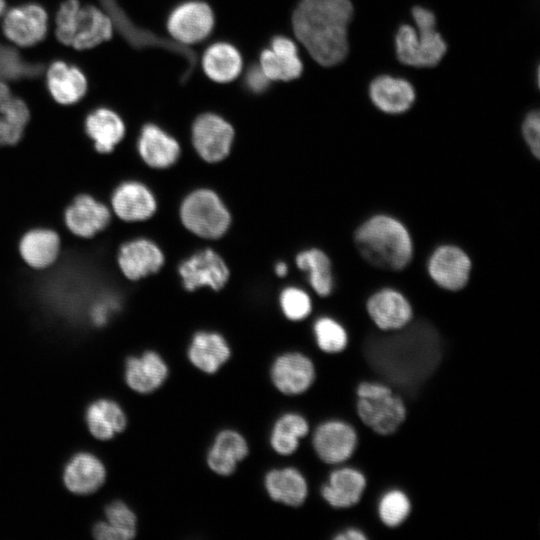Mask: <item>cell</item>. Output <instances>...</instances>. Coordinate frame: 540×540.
<instances>
[{"mask_svg":"<svg viewBox=\"0 0 540 540\" xmlns=\"http://www.w3.org/2000/svg\"><path fill=\"white\" fill-rule=\"evenodd\" d=\"M352 14L349 0H301L292 16L293 31L317 63L332 66L347 55Z\"/></svg>","mask_w":540,"mask_h":540,"instance_id":"obj_1","label":"cell"},{"mask_svg":"<svg viewBox=\"0 0 540 540\" xmlns=\"http://www.w3.org/2000/svg\"><path fill=\"white\" fill-rule=\"evenodd\" d=\"M354 243L365 261L389 271L406 268L414 252L407 227L387 214H375L360 224L354 233Z\"/></svg>","mask_w":540,"mask_h":540,"instance_id":"obj_2","label":"cell"},{"mask_svg":"<svg viewBox=\"0 0 540 540\" xmlns=\"http://www.w3.org/2000/svg\"><path fill=\"white\" fill-rule=\"evenodd\" d=\"M113 21L107 12L79 0L63 1L55 16L57 40L75 50H89L111 39Z\"/></svg>","mask_w":540,"mask_h":540,"instance_id":"obj_3","label":"cell"},{"mask_svg":"<svg viewBox=\"0 0 540 540\" xmlns=\"http://www.w3.org/2000/svg\"><path fill=\"white\" fill-rule=\"evenodd\" d=\"M412 15L417 30L410 25L399 28L396 34L397 57L409 66H435L446 52V43L435 29V16L420 6L413 8Z\"/></svg>","mask_w":540,"mask_h":540,"instance_id":"obj_4","label":"cell"},{"mask_svg":"<svg viewBox=\"0 0 540 540\" xmlns=\"http://www.w3.org/2000/svg\"><path fill=\"white\" fill-rule=\"evenodd\" d=\"M183 225L197 236L216 239L228 229L231 217L218 195L209 189L190 193L182 202Z\"/></svg>","mask_w":540,"mask_h":540,"instance_id":"obj_5","label":"cell"},{"mask_svg":"<svg viewBox=\"0 0 540 540\" xmlns=\"http://www.w3.org/2000/svg\"><path fill=\"white\" fill-rule=\"evenodd\" d=\"M49 17L43 6L26 3L5 11L2 31L16 47L29 48L44 40L48 33Z\"/></svg>","mask_w":540,"mask_h":540,"instance_id":"obj_6","label":"cell"},{"mask_svg":"<svg viewBox=\"0 0 540 540\" xmlns=\"http://www.w3.org/2000/svg\"><path fill=\"white\" fill-rule=\"evenodd\" d=\"M111 221V210L106 203L87 193L77 194L63 212L66 229L81 239L95 237L106 230Z\"/></svg>","mask_w":540,"mask_h":540,"instance_id":"obj_7","label":"cell"},{"mask_svg":"<svg viewBox=\"0 0 540 540\" xmlns=\"http://www.w3.org/2000/svg\"><path fill=\"white\" fill-rule=\"evenodd\" d=\"M472 262L459 246L443 244L431 253L427 271L432 281L447 291H459L469 282Z\"/></svg>","mask_w":540,"mask_h":540,"instance_id":"obj_8","label":"cell"},{"mask_svg":"<svg viewBox=\"0 0 540 540\" xmlns=\"http://www.w3.org/2000/svg\"><path fill=\"white\" fill-rule=\"evenodd\" d=\"M358 435L349 423L328 420L321 423L312 436V446L318 458L326 464H341L353 455Z\"/></svg>","mask_w":540,"mask_h":540,"instance_id":"obj_9","label":"cell"},{"mask_svg":"<svg viewBox=\"0 0 540 540\" xmlns=\"http://www.w3.org/2000/svg\"><path fill=\"white\" fill-rule=\"evenodd\" d=\"M356 414L374 433L387 436L403 424L407 410L402 398L392 391L375 398H357Z\"/></svg>","mask_w":540,"mask_h":540,"instance_id":"obj_10","label":"cell"},{"mask_svg":"<svg viewBox=\"0 0 540 540\" xmlns=\"http://www.w3.org/2000/svg\"><path fill=\"white\" fill-rule=\"evenodd\" d=\"M234 139L233 127L215 114L199 116L192 127V142L207 162H219L228 156Z\"/></svg>","mask_w":540,"mask_h":540,"instance_id":"obj_11","label":"cell"},{"mask_svg":"<svg viewBox=\"0 0 540 540\" xmlns=\"http://www.w3.org/2000/svg\"><path fill=\"white\" fill-rule=\"evenodd\" d=\"M214 26L211 8L204 2L189 1L177 6L169 15L167 30L178 42L195 44L209 36Z\"/></svg>","mask_w":540,"mask_h":540,"instance_id":"obj_12","label":"cell"},{"mask_svg":"<svg viewBox=\"0 0 540 540\" xmlns=\"http://www.w3.org/2000/svg\"><path fill=\"white\" fill-rule=\"evenodd\" d=\"M366 311L382 331H397L405 328L413 318V308L400 291L385 287L374 292L366 302Z\"/></svg>","mask_w":540,"mask_h":540,"instance_id":"obj_13","label":"cell"},{"mask_svg":"<svg viewBox=\"0 0 540 540\" xmlns=\"http://www.w3.org/2000/svg\"><path fill=\"white\" fill-rule=\"evenodd\" d=\"M270 377L274 386L283 394L299 395L314 383L316 370L312 360L299 352L278 356L272 363Z\"/></svg>","mask_w":540,"mask_h":540,"instance_id":"obj_14","label":"cell"},{"mask_svg":"<svg viewBox=\"0 0 540 540\" xmlns=\"http://www.w3.org/2000/svg\"><path fill=\"white\" fill-rule=\"evenodd\" d=\"M183 286L193 291L203 286L220 290L229 278V270L223 259L212 249L202 250L179 266Z\"/></svg>","mask_w":540,"mask_h":540,"instance_id":"obj_15","label":"cell"},{"mask_svg":"<svg viewBox=\"0 0 540 540\" xmlns=\"http://www.w3.org/2000/svg\"><path fill=\"white\" fill-rule=\"evenodd\" d=\"M116 259L119 270L130 281H137L156 273L164 263L161 249L146 238L123 243Z\"/></svg>","mask_w":540,"mask_h":540,"instance_id":"obj_16","label":"cell"},{"mask_svg":"<svg viewBox=\"0 0 540 540\" xmlns=\"http://www.w3.org/2000/svg\"><path fill=\"white\" fill-rule=\"evenodd\" d=\"M110 205L113 213L125 222L149 219L156 211V199L151 190L138 181H124L112 191Z\"/></svg>","mask_w":540,"mask_h":540,"instance_id":"obj_17","label":"cell"},{"mask_svg":"<svg viewBox=\"0 0 540 540\" xmlns=\"http://www.w3.org/2000/svg\"><path fill=\"white\" fill-rule=\"evenodd\" d=\"M61 237L48 227H34L25 231L18 242V252L23 262L33 270L53 266L61 254Z\"/></svg>","mask_w":540,"mask_h":540,"instance_id":"obj_18","label":"cell"},{"mask_svg":"<svg viewBox=\"0 0 540 540\" xmlns=\"http://www.w3.org/2000/svg\"><path fill=\"white\" fill-rule=\"evenodd\" d=\"M259 66L270 81L296 79L303 69L296 44L284 36L275 37L261 52Z\"/></svg>","mask_w":540,"mask_h":540,"instance_id":"obj_19","label":"cell"},{"mask_svg":"<svg viewBox=\"0 0 540 540\" xmlns=\"http://www.w3.org/2000/svg\"><path fill=\"white\" fill-rule=\"evenodd\" d=\"M84 132L99 154H111L126 132L122 118L112 109L98 107L87 114Z\"/></svg>","mask_w":540,"mask_h":540,"instance_id":"obj_20","label":"cell"},{"mask_svg":"<svg viewBox=\"0 0 540 540\" xmlns=\"http://www.w3.org/2000/svg\"><path fill=\"white\" fill-rule=\"evenodd\" d=\"M45 76L49 94L60 105H73L87 92L88 81L83 71L65 61L51 63Z\"/></svg>","mask_w":540,"mask_h":540,"instance_id":"obj_21","label":"cell"},{"mask_svg":"<svg viewBox=\"0 0 540 540\" xmlns=\"http://www.w3.org/2000/svg\"><path fill=\"white\" fill-rule=\"evenodd\" d=\"M366 486V477L361 471L352 467H342L330 473L320 493L331 507L350 508L360 502Z\"/></svg>","mask_w":540,"mask_h":540,"instance_id":"obj_22","label":"cell"},{"mask_svg":"<svg viewBox=\"0 0 540 540\" xmlns=\"http://www.w3.org/2000/svg\"><path fill=\"white\" fill-rule=\"evenodd\" d=\"M28 105L0 80V147L13 146L24 137L30 122Z\"/></svg>","mask_w":540,"mask_h":540,"instance_id":"obj_23","label":"cell"},{"mask_svg":"<svg viewBox=\"0 0 540 540\" xmlns=\"http://www.w3.org/2000/svg\"><path fill=\"white\" fill-rule=\"evenodd\" d=\"M168 366L154 351H146L140 357H129L125 364L127 385L141 394H148L163 385L168 377Z\"/></svg>","mask_w":540,"mask_h":540,"instance_id":"obj_24","label":"cell"},{"mask_svg":"<svg viewBox=\"0 0 540 540\" xmlns=\"http://www.w3.org/2000/svg\"><path fill=\"white\" fill-rule=\"evenodd\" d=\"M137 150L145 164L157 169L170 167L180 155L178 142L154 124L141 129Z\"/></svg>","mask_w":540,"mask_h":540,"instance_id":"obj_25","label":"cell"},{"mask_svg":"<svg viewBox=\"0 0 540 540\" xmlns=\"http://www.w3.org/2000/svg\"><path fill=\"white\" fill-rule=\"evenodd\" d=\"M248 452L244 436L233 429H225L216 435L207 454V464L214 473L229 476Z\"/></svg>","mask_w":540,"mask_h":540,"instance_id":"obj_26","label":"cell"},{"mask_svg":"<svg viewBox=\"0 0 540 540\" xmlns=\"http://www.w3.org/2000/svg\"><path fill=\"white\" fill-rule=\"evenodd\" d=\"M226 340L216 332L200 331L194 334L188 347V359L200 371L213 374L230 358Z\"/></svg>","mask_w":540,"mask_h":540,"instance_id":"obj_27","label":"cell"},{"mask_svg":"<svg viewBox=\"0 0 540 540\" xmlns=\"http://www.w3.org/2000/svg\"><path fill=\"white\" fill-rule=\"evenodd\" d=\"M264 486L272 500L287 506L302 505L308 495L307 480L294 467L270 470L264 477Z\"/></svg>","mask_w":540,"mask_h":540,"instance_id":"obj_28","label":"cell"},{"mask_svg":"<svg viewBox=\"0 0 540 540\" xmlns=\"http://www.w3.org/2000/svg\"><path fill=\"white\" fill-rule=\"evenodd\" d=\"M374 105L385 113L398 114L408 110L414 102L412 85L404 79L380 76L370 85Z\"/></svg>","mask_w":540,"mask_h":540,"instance_id":"obj_29","label":"cell"},{"mask_svg":"<svg viewBox=\"0 0 540 540\" xmlns=\"http://www.w3.org/2000/svg\"><path fill=\"white\" fill-rule=\"evenodd\" d=\"M106 476L103 464L89 453L74 456L64 471L66 487L76 494H89L96 491Z\"/></svg>","mask_w":540,"mask_h":540,"instance_id":"obj_30","label":"cell"},{"mask_svg":"<svg viewBox=\"0 0 540 540\" xmlns=\"http://www.w3.org/2000/svg\"><path fill=\"white\" fill-rule=\"evenodd\" d=\"M239 51L231 44L218 42L210 45L202 57V68L207 77L218 83L236 79L242 71Z\"/></svg>","mask_w":540,"mask_h":540,"instance_id":"obj_31","label":"cell"},{"mask_svg":"<svg viewBox=\"0 0 540 540\" xmlns=\"http://www.w3.org/2000/svg\"><path fill=\"white\" fill-rule=\"evenodd\" d=\"M86 422L94 437L107 440L124 430L126 416L117 403L102 399L89 406Z\"/></svg>","mask_w":540,"mask_h":540,"instance_id":"obj_32","label":"cell"},{"mask_svg":"<svg viewBox=\"0 0 540 540\" xmlns=\"http://www.w3.org/2000/svg\"><path fill=\"white\" fill-rule=\"evenodd\" d=\"M309 432L307 420L298 413H285L274 423L270 434V445L280 455L294 453L301 438Z\"/></svg>","mask_w":540,"mask_h":540,"instance_id":"obj_33","label":"cell"},{"mask_svg":"<svg viewBox=\"0 0 540 540\" xmlns=\"http://www.w3.org/2000/svg\"><path fill=\"white\" fill-rule=\"evenodd\" d=\"M296 264L308 273L309 283L319 296L331 294L334 285L332 266L325 252L317 248L302 251L296 257Z\"/></svg>","mask_w":540,"mask_h":540,"instance_id":"obj_34","label":"cell"},{"mask_svg":"<svg viewBox=\"0 0 540 540\" xmlns=\"http://www.w3.org/2000/svg\"><path fill=\"white\" fill-rule=\"evenodd\" d=\"M43 66L26 61L18 51L0 43V80H21L41 74Z\"/></svg>","mask_w":540,"mask_h":540,"instance_id":"obj_35","label":"cell"},{"mask_svg":"<svg viewBox=\"0 0 540 540\" xmlns=\"http://www.w3.org/2000/svg\"><path fill=\"white\" fill-rule=\"evenodd\" d=\"M319 349L328 354L342 352L348 345L346 329L331 317H320L313 326Z\"/></svg>","mask_w":540,"mask_h":540,"instance_id":"obj_36","label":"cell"},{"mask_svg":"<svg viewBox=\"0 0 540 540\" xmlns=\"http://www.w3.org/2000/svg\"><path fill=\"white\" fill-rule=\"evenodd\" d=\"M377 511L382 524L394 528L401 525L409 516L411 502L403 491L389 490L379 500Z\"/></svg>","mask_w":540,"mask_h":540,"instance_id":"obj_37","label":"cell"},{"mask_svg":"<svg viewBox=\"0 0 540 540\" xmlns=\"http://www.w3.org/2000/svg\"><path fill=\"white\" fill-rule=\"evenodd\" d=\"M280 306L284 315L292 321L306 318L312 309L309 295L297 287H288L282 291Z\"/></svg>","mask_w":540,"mask_h":540,"instance_id":"obj_38","label":"cell"},{"mask_svg":"<svg viewBox=\"0 0 540 540\" xmlns=\"http://www.w3.org/2000/svg\"><path fill=\"white\" fill-rule=\"evenodd\" d=\"M105 513L109 524L133 537L135 536L137 519L126 504L115 501L106 508Z\"/></svg>","mask_w":540,"mask_h":540,"instance_id":"obj_39","label":"cell"},{"mask_svg":"<svg viewBox=\"0 0 540 540\" xmlns=\"http://www.w3.org/2000/svg\"><path fill=\"white\" fill-rule=\"evenodd\" d=\"M522 133L524 140L532 155L539 159L540 156V115L537 111L529 113L523 124Z\"/></svg>","mask_w":540,"mask_h":540,"instance_id":"obj_40","label":"cell"},{"mask_svg":"<svg viewBox=\"0 0 540 540\" xmlns=\"http://www.w3.org/2000/svg\"><path fill=\"white\" fill-rule=\"evenodd\" d=\"M393 390L386 384L380 382L363 381L356 388L357 398H375L392 392Z\"/></svg>","mask_w":540,"mask_h":540,"instance_id":"obj_41","label":"cell"},{"mask_svg":"<svg viewBox=\"0 0 540 540\" xmlns=\"http://www.w3.org/2000/svg\"><path fill=\"white\" fill-rule=\"evenodd\" d=\"M93 533L95 538L99 540H128L133 538L130 534L112 526L108 522L95 525Z\"/></svg>","mask_w":540,"mask_h":540,"instance_id":"obj_42","label":"cell"},{"mask_svg":"<svg viewBox=\"0 0 540 540\" xmlns=\"http://www.w3.org/2000/svg\"><path fill=\"white\" fill-rule=\"evenodd\" d=\"M245 82L253 92H263L268 87L270 80L266 77L259 65H254L247 71Z\"/></svg>","mask_w":540,"mask_h":540,"instance_id":"obj_43","label":"cell"},{"mask_svg":"<svg viewBox=\"0 0 540 540\" xmlns=\"http://www.w3.org/2000/svg\"><path fill=\"white\" fill-rule=\"evenodd\" d=\"M335 540H366L365 533L357 528H348L334 536Z\"/></svg>","mask_w":540,"mask_h":540,"instance_id":"obj_44","label":"cell"},{"mask_svg":"<svg viewBox=\"0 0 540 540\" xmlns=\"http://www.w3.org/2000/svg\"><path fill=\"white\" fill-rule=\"evenodd\" d=\"M275 272L280 277L285 276L287 274V272H288V267H287L286 263H284V262L277 263L276 266H275Z\"/></svg>","mask_w":540,"mask_h":540,"instance_id":"obj_45","label":"cell"},{"mask_svg":"<svg viewBox=\"0 0 540 540\" xmlns=\"http://www.w3.org/2000/svg\"><path fill=\"white\" fill-rule=\"evenodd\" d=\"M5 9H6V1L0 0V18H2V16L4 15Z\"/></svg>","mask_w":540,"mask_h":540,"instance_id":"obj_46","label":"cell"}]
</instances>
